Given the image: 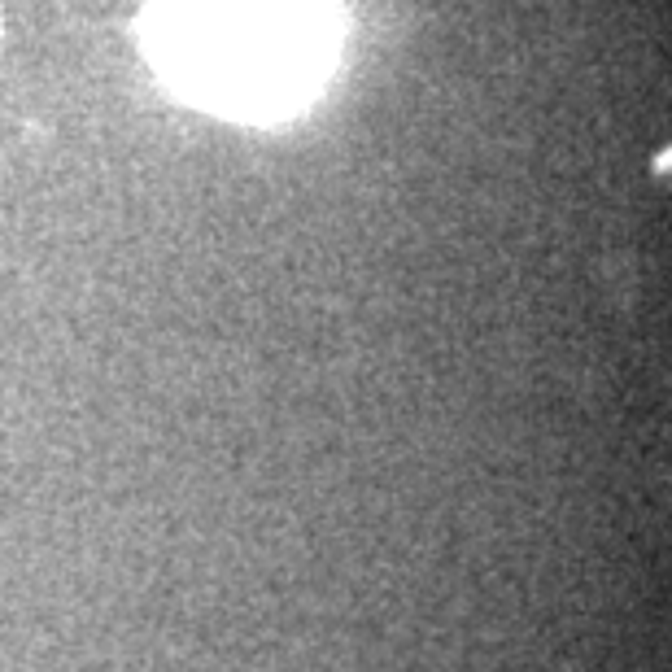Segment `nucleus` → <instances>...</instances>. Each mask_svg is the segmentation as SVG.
Segmentation results:
<instances>
[{
    "instance_id": "nucleus-1",
    "label": "nucleus",
    "mask_w": 672,
    "mask_h": 672,
    "mask_svg": "<svg viewBox=\"0 0 672 672\" xmlns=\"http://www.w3.org/2000/svg\"><path fill=\"white\" fill-rule=\"evenodd\" d=\"M332 0H149L144 57L192 105L245 123L284 118L336 62Z\"/></svg>"
}]
</instances>
